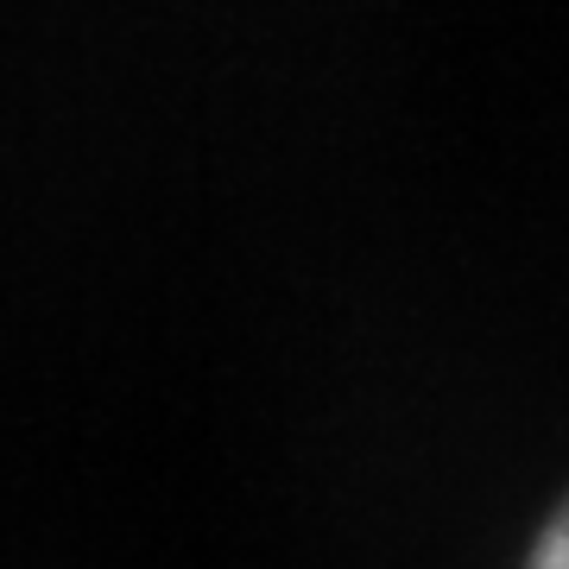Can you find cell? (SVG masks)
Wrapping results in <instances>:
<instances>
[{
    "label": "cell",
    "instance_id": "6da1fadb",
    "mask_svg": "<svg viewBox=\"0 0 569 569\" xmlns=\"http://www.w3.org/2000/svg\"><path fill=\"white\" fill-rule=\"evenodd\" d=\"M519 569H569V488L550 500V512L538 519V531L526 538Z\"/></svg>",
    "mask_w": 569,
    "mask_h": 569
}]
</instances>
